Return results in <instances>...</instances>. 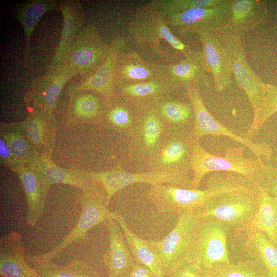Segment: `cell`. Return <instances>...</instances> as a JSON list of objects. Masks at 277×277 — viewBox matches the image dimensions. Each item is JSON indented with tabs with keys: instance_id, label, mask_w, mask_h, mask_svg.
Segmentation results:
<instances>
[{
	"instance_id": "obj_27",
	"label": "cell",
	"mask_w": 277,
	"mask_h": 277,
	"mask_svg": "<svg viewBox=\"0 0 277 277\" xmlns=\"http://www.w3.org/2000/svg\"><path fill=\"white\" fill-rule=\"evenodd\" d=\"M15 173L21 182L26 196V222L28 225L34 226L43 213L49 189L38 174L27 166L22 165Z\"/></svg>"
},
{
	"instance_id": "obj_30",
	"label": "cell",
	"mask_w": 277,
	"mask_h": 277,
	"mask_svg": "<svg viewBox=\"0 0 277 277\" xmlns=\"http://www.w3.org/2000/svg\"><path fill=\"white\" fill-rule=\"evenodd\" d=\"M111 217L121 226L135 262L149 268L157 277H164L160 258L149 241L143 240L133 233L120 214L111 212Z\"/></svg>"
},
{
	"instance_id": "obj_28",
	"label": "cell",
	"mask_w": 277,
	"mask_h": 277,
	"mask_svg": "<svg viewBox=\"0 0 277 277\" xmlns=\"http://www.w3.org/2000/svg\"><path fill=\"white\" fill-rule=\"evenodd\" d=\"M160 76V64L145 62L134 51L120 54L115 84L146 81Z\"/></svg>"
},
{
	"instance_id": "obj_8",
	"label": "cell",
	"mask_w": 277,
	"mask_h": 277,
	"mask_svg": "<svg viewBox=\"0 0 277 277\" xmlns=\"http://www.w3.org/2000/svg\"><path fill=\"white\" fill-rule=\"evenodd\" d=\"M188 100L192 106L194 124L190 132L193 141H200L204 136H224L243 145L252 151L256 158L270 161L273 151L265 142H254L247 136L238 135L218 122L209 112L201 97L199 86L192 85L184 88Z\"/></svg>"
},
{
	"instance_id": "obj_7",
	"label": "cell",
	"mask_w": 277,
	"mask_h": 277,
	"mask_svg": "<svg viewBox=\"0 0 277 277\" xmlns=\"http://www.w3.org/2000/svg\"><path fill=\"white\" fill-rule=\"evenodd\" d=\"M194 141L190 132L165 131L145 166L148 171L193 176L191 159Z\"/></svg>"
},
{
	"instance_id": "obj_43",
	"label": "cell",
	"mask_w": 277,
	"mask_h": 277,
	"mask_svg": "<svg viewBox=\"0 0 277 277\" xmlns=\"http://www.w3.org/2000/svg\"><path fill=\"white\" fill-rule=\"evenodd\" d=\"M125 277H157L148 267L135 262Z\"/></svg>"
},
{
	"instance_id": "obj_32",
	"label": "cell",
	"mask_w": 277,
	"mask_h": 277,
	"mask_svg": "<svg viewBox=\"0 0 277 277\" xmlns=\"http://www.w3.org/2000/svg\"><path fill=\"white\" fill-rule=\"evenodd\" d=\"M58 2L54 0H30L16 4L14 15L19 23L25 38V52L27 55L32 34L43 15L58 7Z\"/></svg>"
},
{
	"instance_id": "obj_42",
	"label": "cell",
	"mask_w": 277,
	"mask_h": 277,
	"mask_svg": "<svg viewBox=\"0 0 277 277\" xmlns=\"http://www.w3.org/2000/svg\"><path fill=\"white\" fill-rule=\"evenodd\" d=\"M259 186L269 194L277 197V166L268 165L265 176Z\"/></svg>"
},
{
	"instance_id": "obj_9",
	"label": "cell",
	"mask_w": 277,
	"mask_h": 277,
	"mask_svg": "<svg viewBox=\"0 0 277 277\" xmlns=\"http://www.w3.org/2000/svg\"><path fill=\"white\" fill-rule=\"evenodd\" d=\"M90 174L103 187L106 193L107 206L117 191L135 183H146L151 185L167 184L192 189V176L174 173L148 171L140 173H129L125 171L121 165L108 171L90 172Z\"/></svg>"
},
{
	"instance_id": "obj_36",
	"label": "cell",
	"mask_w": 277,
	"mask_h": 277,
	"mask_svg": "<svg viewBox=\"0 0 277 277\" xmlns=\"http://www.w3.org/2000/svg\"><path fill=\"white\" fill-rule=\"evenodd\" d=\"M229 0H153L147 3L163 17L175 15L193 8H213Z\"/></svg>"
},
{
	"instance_id": "obj_35",
	"label": "cell",
	"mask_w": 277,
	"mask_h": 277,
	"mask_svg": "<svg viewBox=\"0 0 277 277\" xmlns=\"http://www.w3.org/2000/svg\"><path fill=\"white\" fill-rule=\"evenodd\" d=\"M0 136L6 142L17 159L23 165L33 163L39 156L16 122L3 123Z\"/></svg>"
},
{
	"instance_id": "obj_4",
	"label": "cell",
	"mask_w": 277,
	"mask_h": 277,
	"mask_svg": "<svg viewBox=\"0 0 277 277\" xmlns=\"http://www.w3.org/2000/svg\"><path fill=\"white\" fill-rule=\"evenodd\" d=\"M128 29L136 45L148 46L161 57L167 55L161 47L163 42L182 53L184 57L195 58L201 56V51H194L178 39L171 31L165 17L147 3L136 10Z\"/></svg>"
},
{
	"instance_id": "obj_20",
	"label": "cell",
	"mask_w": 277,
	"mask_h": 277,
	"mask_svg": "<svg viewBox=\"0 0 277 277\" xmlns=\"http://www.w3.org/2000/svg\"><path fill=\"white\" fill-rule=\"evenodd\" d=\"M177 90L162 76L146 81L115 84L116 96L138 109L151 108L157 101Z\"/></svg>"
},
{
	"instance_id": "obj_22",
	"label": "cell",
	"mask_w": 277,
	"mask_h": 277,
	"mask_svg": "<svg viewBox=\"0 0 277 277\" xmlns=\"http://www.w3.org/2000/svg\"><path fill=\"white\" fill-rule=\"evenodd\" d=\"M1 277H41L25 259L21 234L11 232L0 239Z\"/></svg>"
},
{
	"instance_id": "obj_5",
	"label": "cell",
	"mask_w": 277,
	"mask_h": 277,
	"mask_svg": "<svg viewBox=\"0 0 277 277\" xmlns=\"http://www.w3.org/2000/svg\"><path fill=\"white\" fill-rule=\"evenodd\" d=\"M230 227L212 217H199L187 261L208 272L216 264L230 263L227 238Z\"/></svg>"
},
{
	"instance_id": "obj_13",
	"label": "cell",
	"mask_w": 277,
	"mask_h": 277,
	"mask_svg": "<svg viewBox=\"0 0 277 277\" xmlns=\"http://www.w3.org/2000/svg\"><path fill=\"white\" fill-rule=\"evenodd\" d=\"M231 17L230 0L213 8H193L165 17L169 28L181 35L216 32L227 27Z\"/></svg>"
},
{
	"instance_id": "obj_29",
	"label": "cell",
	"mask_w": 277,
	"mask_h": 277,
	"mask_svg": "<svg viewBox=\"0 0 277 277\" xmlns=\"http://www.w3.org/2000/svg\"><path fill=\"white\" fill-rule=\"evenodd\" d=\"M245 233L244 250L251 259L260 264L266 277H277V248L260 231L251 229Z\"/></svg>"
},
{
	"instance_id": "obj_17",
	"label": "cell",
	"mask_w": 277,
	"mask_h": 277,
	"mask_svg": "<svg viewBox=\"0 0 277 277\" xmlns=\"http://www.w3.org/2000/svg\"><path fill=\"white\" fill-rule=\"evenodd\" d=\"M202 50L204 65L212 75L215 90L221 92L231 83L232 71L228 53L221 41L217 32L198 35Z\"/></svg>"
},
{
	"instance_id": "obj_24",
	"label": "cell",
	"mask_w": 277,
	"mask_h": 277,
	"mask_svg": "<svg viewBox=\"0 0 277 277\" xmlns=\"http://www.w3.org/2000/svg\"><path fill=\"white\" fill-rule=\"evenodd\" d=\"M160 69L161 76L178 89L192 85H197L200 88L209 85L201 55L195 58L184 57L175 63L160 64Z\"/></svg>"
},
{
	"instance_id": "obj_14",
	"label": "cell",
	"mask_w": 277,
	"mask_h": 277,
	"mask_svg": "<svg viewBox=\"0 0 277 277\" xmlns=\"http://www.w3.org/2000/svg\"><path fill=\"white\" fill-rule=\"evenodd\" d=\"M125 43L122 37L113 40L110 51L104 63L91 75L70 85L67 89L68 94L73 96L80 93L92 91L102 96L104 103L114 99L116 97L115 77L118 60Z\"/></svg>"
},
{
	"instance_id": "obj_12",
	"label": "cell",
	"mask_w": 277,
	"mask_h": 277,
	"mask_svg": "<svg viewBox=\"0 0 277 277\" xmlns=\"http://www.w3.org/2000/svg\"><path fill=\"white\" fill-rule=\"evenodd\" d=\"M106 196L99 183L90 190L82 192V212L75 227L52 251L35 256L41 260H52L67 247L84 237L91 228L111 218V212L107 208Z\"/></svg>"
},
{
	"instance_id": "obj_25",
	"label": "cell",
	"mask_w": 277,
	"mask_h": 277,
	"mask_svg": "<svg viewBox=\"0 0 277 277\" xmlns=\"http://www.w3.org/2000/svg\"><path fill=\"white\" fill-rule=\"evenodd\" d=\"M167 96L153 104L151 108L163 124L165 129L191 132L194 124V113L188 102Z\"/></svg>"
},
{
	"instance_id": "obj_26",
	"label": "cell",
	"mask_w": 277,
	"mask_h": 277,
	"mask_svg": "<svg viewBox=\"0 0 277 277\" xmlns=\"http://www.w3.org/2000/svg\"><path fill=\"white\" fill-rule=\"evenodd\" d=\"M230 9L231 17L225 29L241 38L267 15L266 2L262 0H230Z\"/></svg>"
},
{
	"instance_id": "obj_41",
	"label": "cell",
	"mask_w": 277,
	"mask_h": 277,
	"mask_svg": "<svg viewBox=\"0 0 277 277\" xmlns=\"http://www.w3.org/2000/svg\"><path fill=\"white\" fill-rule=\"evenodd\" d=\"M0 160L1 163L14 173L23 165L14 156L5 140L0 136Z\"/></svg>"
},
{
	"instance_id": "obj_2",
	"label": "cell",
	"mask_w": 277,
	"mask_h": 277,
	"mask_svg": "<svg viewBox=\"0 0 277 277\" xmlns=\"http://www.w3.org/2000/svg\"><path fill=\"white\" fill-rule=\"evenodd\" d=\"M193 174L192 189H198L202 178L211 172H230L239 175L252 185L260 186L268 165L261 159L247 157L243 147H230L224 156H215L206 151L200 141H194L191 159Z\"/></svg>"
},
{
	"instance_id": "obj_18",
	"label": "cell",
	"mask_w": 277,
	"mask_h": 277,
	"mask_svg": "<svg viewBox=\"0 0 277 277\" xmlns=\"http://www.w3.org/2000/svg\"><path fill=\"white\" fill-rule=\"evenodd\" d=\"M27 166L38 174L48 189L53 184H64L84 192L90 190L98 183L89 171L61 168L49 156L39 155L33 163Z\"/></svg>"
},
{
	"instance_id": "obj_37",
	"label": "cell",
	"mask_w": 277,
	"mask_h": 277,
	"mask_svg": "<svg viewBox=\"0 0 277 277\" xmlns=\"http://www.w3.org/2000/svg\"><path fill=\"white\" fill-rule=\"evenodd\" d=\"M215 277H266L265 271L256 261L249 259L236 264L220 263L208 271Z\"/></svg>"
},
{
	"instance_id": "obj_34",
	"label": "cell",
	"mask_w": 277,
	"mask_h": 277,
	"mask_svg": "<svg viewBox=\"0 0 277 277\" xmlns=\"http://www.w3.org/2000/svg\"><path fill=\"white\" fill-rule=\"evenodd\" d=\"M28 260L41 277H100L92 266L80 260L58 265L51 260H41L35 256H29Z\"/></svg>"
},
{
	"instance_id": "obj_1",
	"label": "cell",
	"mask_w": 277,
	"mask_h": 277,
	"mask_svg": "<svg viewBox=\"0 0 277 277\" xmlns=\"http://www.w3.org/2000/svg\"><path fill=\"white\" fill-rule=\"evenodd\" d=\"M244 180L230 172H216L208 179L203 190L182 188L167 184L151 185L148 196L162 213L196 211L211 199L220 194L242 189Z\"/></svg>"
},
{
	"instance_id": "obj_15",
	"label": "cell",
	"mask_w": 277,
	"mask_h": 277,
	"mask_svg": "<svg viewBox=\"0 0 277 277\" xmlns=\"http://www.w3.org/2000/svg\"><path fill=\"white\" fill-rule=\"evenodd\" d=\"M76 76L64 66L47 71L32 81L25 94V102L32 110L53 114L62 89Z\"/></svg>"
},
{
	"instance_id": "obj_33",
	"label": "cell",
	"mask_w": 277,
	"mask_h": 277,
	"mask_svg": "<svg viewBox=\"0 0 277 277\" xmlns=\"http://www.w3.org/2000/svg\"><path fill=\"white\" fill-rule=\"evenodd\" d=\"M258 187V210L247 230L252 229L261 231L277 248V197L269 194L261 187Z\"/></svg>"
},
{
	"instance_id": "obj_31",
	"label": "cell",
	"mask_w": 277,
	"mask_h": 277,
	"mask_svg": "<svg viewBox=\"0 0 277 277\" xmlns=\"http://www.w3.org/2000/svg\"><path fill=\"white\" fill-rule=\"evenodd\" d=\"M101 121L114 130L130 137L134 130L138 109L117 96L103 103Z\"/></svg>"
},
{
	"instance_id": "obj_40",
	"label": "cell",
	"mask_w": 277,
	"mask_h": 277,
	"mask_svg": "<svg viewBox=\"0 0 277 277\" xmlns=\"http://www.w3.org/2000/svg\"><path fill=\"white\" fill-rule=\"evenodd\" d=\"M207 272L190 261L178 265L165 275V277H204Z\"/></svg>"
},
{
	"instance_id": "obj_38",
	"label": "cell",
	"mask_w": 277,
	"mask_h": 277,
	"mask_svg": "<svg viewBox=\"0 0 277 277\" xmlns=\"http://www.w3.org/2000/svg\"><path fill=\"white\" fill-rule=\"evenodd\" d=\"M265 95L257 115L254 117L251 126L247 134L250 138L264 123L277 112V86L264 83Z\"/></svg>"
},
{
	"instance_id": "obj_44",
	"label": "cell",
	"mask_w": 277,
	"mask_h": 277,
	"mask_svg": "<svg viewBox=\"0 0 277 277\" xmlns=\"http://www.w3.org/2000/svg\"><path fill=\"white\" fill-rule=\"evenodd\" d=\"M204 277H215L210 272H207Z\"/></svg>"
},
{
	"instance_id": "obj_19",
	"label": "cell",
	"mask_w": 277,
	"mask_h": 277,
	"mask_svg": "<svg viewBox=\"0 0 277 277\" xmlns=\"http://www.w3.org/2000/svg\"><path fill=\"white\" fill-rule=\"evenodd\" d=\"M16 123L38 155L52 157L56 132L53 114L32 110Z\"/></svg>"
},
{
	"instance_id": "obj_21",
	"label": "cell",
	"mask_w": 277,
	"mask_h": 277,
	"mask_svg": "<svg viewBox=\"0 0 277 277\" xmlns=\"http://www.w3.org/2000/svg\"><path fill=\"white\" fill-rule=\"evenodd\" d=\"M58 8L63 17V26L58 45L47 71L54 70L61 65L67 52L85 25V11L79 1L60 2Z\"/></svg>"
},
{
	"instance_id": "obj_3",
	"label": "cell",
	"mask_w": 277,
	"mask_h": 277,
	"mask_svg": "<svg viewBox=\"0 0 277 277\" xmlns=\"http://www.w3.org/2000/svg\"><path fill=\"white\" fill-rule=\"evenodd\" d=\"M258 205V187L251 186L216 195L195 213L199 217H212L223 222L239 235L247 230Z\"/></svg>"
},
{
	"instance_id": "obj_23",
	"label": "cell",
	"mask_w": 277,
	"mask_h": 277,
	"mask_svg": "<svg viewBox=\"0 0 277 277\" xmlns=\"http://www.w3.org/2000/svg\"><path fill=\"white\" fill-rule=\"evenodd\" d=\"M107 221L109 242L104 263L108 277H125L136 262L118 223L112 217Z\"/></svg>"
},
{
	"instance_id": "obj_11",
	"label": "cell",
	"mask_w": 277,
	"mask_h": 277,
	"mask_svg": "<svg viewBox=\"0 0 277 277\" xmlns=\"http://www.w3.org/2000/svg\"><path fill=\"white\" fill-rule=\"evenodd\" d=\"M199 217L195 212L178 214L172 230L161 240L149 241L161 261L165 275L188 260L194 230Z\"/></svg>"
},
{
	"instance_id": "obj_6",
	"label": "cell",
	"mask_w": 277,
	"mask_h": 277,
	"mask_svg": "<svg viewBox=\"0 0 277 277\" xmlns=\"http://www.w3.org/2000/svg\"><path fill=\"white\" fill-rule=\"evenodd\" d=\"M111 47V43H106L95 24H86L60 66L67 67L76 76L87 77L96 72L104 63Z\"/></svg>"
},
{
	"instance_id": "obj_16",
	"label": "cell",
	"mask_w": 277,
	"mask_h": 277,
	"mask_svg": "<svg viewBox=\"0 0 277 277\" xmlns=\"http://www.w3.org/2000/svg\"><path fill=\"white\" fill-rule=\"evenodd\" d=\"M165 131L163 124L151 108L138 109L135 127L129 137V157L145 164Z\"/></svg>"
},
{
	"instance_id": "obj_39",
	"label": "cell",
	"mask_w": 277,
	"mask_h": 277,
	"mask_svg": "<svg viewBox=\"0 0 277 277\" xmlns=\"http://www.w3.org/2000/svg\"><path fill=\"white\" fill-rule=\"evenodd\" d=\"M104 105L100 98L91 93H81L75 98L73 110L83 120H101Z\"/></svg>"
},
{
	"instance_id": "obj_10",
	"label": "cell",
	"mask_w": 277,
	"mask_h": 277,
	"mask_svg": "<svg viewBox=\"0 0 277 277\" xmlns=\"http://www.w3.org/2000/svg\"><path fill=\"white\" fill-rule=\"evenodd\" d=\"M217 33L228 53L236 84L246 94L255 117L265 95L264 82L255 74L249 64L241 38L225 28L218 31Z\"/></svg>"
}]
</instances>
